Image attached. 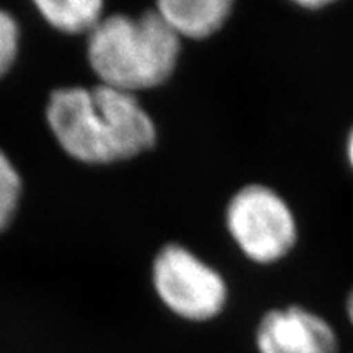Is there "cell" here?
<instances>
[{
  "label": "cell",
  "mask_w": 353,
  "mask_h": 353,
  "mask_svg": "<svg viewBox=\"0 0 353 353\" xmlns=\"http://www.w3.org/2000/svg\"><path fill=\"white\" fill-rule=\"evenodd\" d=\"M46 120L61 148L85 164L132 159L156 143V126L136 95L103 83L54 90Z\"/></svg>",
  "instance_id": "cell-1"
},
{
  "label": "cell",
  "mask_w": 353,
  "mask_h": 353,
  "mask_svg": "<svg viewBox=\"0 0 353 353\" xmlns=\"http://www.w3.org/2000/svg\"><path fill=\"white\" fill-rule=\"evenodd\" d=\"M179 54L180 38L157 10L103 17L87 41L88 63L101 83L134 95L164 83Z\"/></svg>",
  "instance_id": "cell-2"
},
{
  "label": "cell",
  "mask_w": 353,
  "mask_h": 353,
  "mask_svg": "<svg viewBox=\"0 0 353 353\" xmlns=\"http://www.w3.org/2000/svg\"><path fill=\"white\" fill-rule=\"evenodd\" d=\"M226 224L242 252L259 263L283 259L296 242L290 206L265 185H247L231 198Z\"/></svg>",
  "instance_id": "cell-3"
},
{
  "label": "cell",
  "mask_w": 353,
  "mask_h": 353,
  "mask_svg": "<svg viewBox=\"0 0 353 353\" xmlns=\"http://www.w3.org/2000/svg\"><path fill=\"white\" fill-rule=\"evenodd\" d=\"M152 281L161 301L188 321H210L228 299L224 278L179 244L165 245L152 265Z\"/></svg>",
  "instance_id": "cell-4"
},
{
  "label": "cell",
  "mask_w": 353,
  "mask_h": 353,
  "mask_svg": "<svg viewBox=\"0 0 353 353\" xmlns=\"http://www.w3.org/2000/svg\"><path fill=\"white\" fill-rule=\"evenodd\" d=\"M260 353H337L332 325L301 306L272 309L262 317L257 335Z\"/></svg>",
  "instance_id": "cell-5"
},
{
  "label": "cell",
  "mask_w": 353,
  "mask_h": 353,
  "mask_svg": "<svg viewBox=\"0 0 353 353\" xmlns=\"http://www.w3.org/2000/svg\"><path fill=\"white\" fill-rule=\"evenodd\" d=\"M232 6L231 0H162L156 10L180 39H203L226 23Z\"/></svg>",
  "instance_id": "cell-6"
},
{
  "label": "cell",
  "mask_w": 353,
  "mask_h": 353,
  "mask_svg": "<svg viewBox=\"0 0 353 353\" xmlns=\"http://www.w3.org/2000/svg\"><path fill=\"white\" fill-rule=\"evenodd\" d=\"M34 6L52 28L69 34H90L103 20L100 0H38Z\"/></svg>",
  "instance_id": "cell-7"
},
{
  "label": "cell",
  "mask_w": 353,
  "mask_h": 353,
  "mask_svg": "<svg viewBox=\"0 0 353 353\" xmlns=\"http://www.w3.org/2000/svg\"><path fill=\"white\" fill-rule=\"evenodd\" d=\"M21 196V179L6 152L0 151V231L10 224L19 208Z\"/></svg>",
  "instance_id": "cell-8"
},
{
  "label": "cell",
  "mask_w": 353,
  "mask_h": 353,
  "mask_svg": "<svg viewBox=\"0 0 353 353\" xmlns=\"http://www.w3.org/2000/svg\"><path fill=\"white\" fill-rule=\"evenodd\" d=\"M20 30L10 13L0 10V77L6 76L19 54Z\"/></svg>",
  "instance_id": "cell-9"
},
{
  "label": "cell",
  "mask_w": 353,
  "mask_h": 353,
  "mask_svg": "<svg viewBox=\"0 0 353 353\" xmlns=\"http://www.w3.org/2000/svg\"><path fill=\"white\" fill-rule=\"evenodd\" d=\"M298 3L304 8H322L327 6L329 2H324V0H311V2H306V0H304V2H298Z\"/></svg>",
  "instance_id": "cell-10"
},
{
  "label": "cell",
  "mask_w": 353,
  "mask_h": 353,
  "mask_svg": "<svg viewBox=\"0 0 353 353\" xmlns=\"http://www.w3.org/2000/svg\"><path fill=\"white\" fill-rule=\"evenodd\" d=\"M347 156L353 169V130L350 131V136H348V141H347Z\"/></svg>",
  "instance_id": "cell-11"
},
{
  "label": "cell",
  "mask_w": 353,
  "mask_h": 353,
  "mask_svg": "<svg viewBox=\"0 0 353 353\" xmlns=\"http://www.w3.org/2000/svg\"><path fill=\"white\" fill-rule=\"evenodd\" d=\"M347 314H348V319H350L353 324V288L347 298Z\"/></svg>",
  "instance_id": "cell-12"
}]
</instances>
